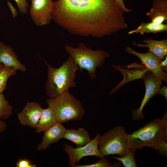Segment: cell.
<instances>
[{"label":"cell","mask_w":167,"mask_h":167,"mask_svg":"<svg viewBox=\"0 0 167 167\" xmlns=\"http://www.w3.org/2000/svg\"><path fill=\"white\" fill-rule=\"evenodd\" d=\"M115 0H58L52 19L71 34L101 38L128 28Z\"/></svg>","instance_id":"cell-1"},{"label":"cell","mask_w":167,"mask_h":167,"mask_svg":"<svg viewBox=\"0 0 167 167\" xmlns=\"http://www.w3.org/2000/svg\"><path fill=\"white\" fill-rule=\"evenodd\" d=\"M129 148L142 149L145 147L158 151L161 143L167 140V112L162 118H156L144 126L127 135Z\"/></svg>","instance_id":"cell-2"},{"label":"cell","mask_w":167,"mask_h":167,"mask_svg":"<svg viewBox=\"0 0 167 167\" xmlns=\"http://www.w3.org/2000/svg\"><path fill=\"white\" fill-rule=\"evenodd\" d=\"M47 66V79L45 85L46 94L49 98H54L76 86L75 81L78 66L69 55L59 68H55L46 61Z\"/></svg>","instance_id":"cell-3"},{"label":"cell","mask_w":167,"mask_h":167,"mask_svg":"<svg viewBox=\"0 0 167 167\" xmlns=\"http://www.w3.org/2000/svg\"><path fill=\"white\" fill-rule=\"evenodd\" d=\"M64 48L78 66L79 70H86L88 76L92 79L96 76V68H101L105 59L109 56L108 52L101 49L92 50L82 42L76 48L65 45Z\"/></svg>","instance_id":"cell-4"},{"label":"cell","mask_w":167,"mask_h":167,"mask_svg":"<svg viewBox=\"0 0 167 167\" xmlns=\"http://www.w3.org/2000/svg\"><path fill=\"white\" fill-rule=\"evenodd\" d=\"M46 102L54 111L57 122L62 123L70 121L81 120L86 111L81 102L67 90Z\"/></svg>","instance_id":"cell-5"},{"label":"cell","mask_w":167,"mask_h":167,"mask_svg":"<svg viewBox=\"0 0 167 167\" xmlns=\"http://www.w3.org/2000/svg\"><path fill=\"white\" fill-rule=\"evenodd\" d=\"M127 134L123 126H118L109 130L99 139L98 148L104 157L110 155H117L119 157L128 152Z\"/></svg>","instance_id":"cell-6"},{"label":"cell","mask_w":167,"mask_h":167,"mask_svg":"<svg viewBox=\"0 0 167 167\" xmlns=\"http://www.w3.org/2000/svg\"><path fill=\"white\" fill-rule=\"evenodd\" d=\"M100 135V133H97L91 141L79 148H75L70 145L65 143L63 148L68 156L69 166L75 167L76 163H78L84 156H94L100 158L104 157L101 155L98 148Z\"/></svg>","instance_id":"cell-7"},{"label":"cell","mask_w":167,"mask_h":167,"mask_svg":"<svg viewBox=\"0 0 167 167\" xmlns=\"http://www.w3.org/2000/svg\"><path fill=\"white\" fill-rule=\"evenodd\" d=\"M31 17L36 25L40 26L50 23L52 19L54 3L52 0H31Z\"/></svg>","instance_id":"cell-8"},{"label":"cell","mask_w":167,"mask_h":167,"mask_svg":"<svg viewBox=\"0 0 167 167\" xmlns=\"http://www.w3.org/2000/svg\"><path fill=\"white\" fill-rule=\"evenodd\" d=\"M162 80L153 73L150 74L144 78L143 81L145 87V92L141 104L136 109H133L131 113L133 120H139L144 118L143 109L146 105L154 96L158 93L162 85Z\"/></svg>","instance_id":"cell-9"},{"label":"cell","mask_w":167,"mask_h":167,"mask_svg":"<svg viewBox=\"0 0 167 167\" xmlns=\"http://www.w3.org/2000/svg\"><path fill=\"white\" fill-rule=\"evenodd\" d=\"M125 50V52L139 58L141 60V64L161 80L167 83V72L163 71L160 66L162 59L149 52L146 53L137 52L130 46L126 47Z\"/></svg>","instance_id":"cell-10"},{"label":"cell","mask_w":167,"mask_h":167,"mask_svg":"<svg viewBox=\"0 0 167 167\" xmlns=\"http://www.w3.org/2000/svg\"><path fill=\"white\" fill-rule=\"evenodd\" d=\"M41 105L35 102L27 103L23 109L18 114L20 123L32 128H36L41 114Z\"/></svg>","instance_id":"cell-11"},{"label":"cell","mask_w":167,"mask_h":167,"mask_svg":"<svg viewBox=\"0 0 167 167\" xmlns=\"http://www.w3.org/2000/svg\"><path fill=\"white\" fill-rule=\"evenodd\" d=\"M0 64L4 66L11 67L17 70L25 72L26 66L19 60L18 56L12 48L0 41Z\"/></svg>","instance_id":"cell-12"},{"label":"cell","mask_w":167,"mask_h":167,"mask_svg":"<svg viewBox=\"0 0 167 167\" xmlns=\"http://www.w3.org/2000/svg\"><path fill=\"white\" fill-rule=\"evenodd\" d=\"M66 128L62 123L57 122L45 131L42 141L37 147L39 151L45 150L49 145L63 138Z\"/></svg>","instance_id":"cell-13"},{"label":"cell","mask_w":167,"mask_h":167,"mask_svg":"<svg viewBox=\"0 0 167 167\" xmlns=\"http://www.w3.org/2000/svg\"><path fill=\"white\" fill-rule=\"evenodd\" d=\"M152 7L146 15L151 22L163 24L167 21V0H153Z\"/></svg>","instance_id":"cell-14"},{"label":"cell","mask_w":167,"mask_h":167,"mask_svg":"<svg viewBox=\"0 0 167 167\" xmlns=\"http://www.w3.org/2000/svg\"><path fill=\"white\" fill-rule=\"evenodd\" d=\"M144 44H137L135 41L133 44L139 47H146L148 49L149 52L161 59H164L167 55V39L161 40H155L148 38L141 42Z\"/></svg>","instance_id":"cell-15"},{"label":"cell","mask_w":167,"mask_h":167,"mask_svg":"<svg viewBox=\"0 0 167 167\" xmlns=\"http://www.w3.org/2000/svg\"><path fill=\"white\" fill-rule=\"evenodd\" d=\"M63 138L68 139L75 144L77 148L87 144L92 140L88 132L83 128L75 129H66Z\"/></svg>","instance_id":"cell-16"},{"label":"cell","mask_w":167,"mask_h":167,"mask_svg":"<svg viewBox=\"0 0 167 167\" xmlns=\"http://www.w3.org/2000/svg\"><path fill=\"white\" fill-rule=\"evenodd\" d=\"M57 122L55 113L53 110L49 106L43 109L35 131L37 133L44 132Z\"/></svg>","instance_id":"cell-17"},{"label":"cell","mask_w":167,"mask_h":167,"mask_svg":"<svg viewBox=\"0 0 167 167\" xmlns=\"http://www.w3.org/2000/svg\"><path fill=\"white\" fill-rule=\"evenodd\" d=\"M167 31V24H158L151 22H142L136 29L130 31L129 34L139 33L141 35L145 33H152L156 34L157 33Z\"/></svg>","instance_id":"cell-18"},{"label":"cell","mask_w":167,"mask_h":167,"mask_svg":"<svg viewBox=\"0 0 167 167\" xmlns=\"http://www.w3.org/2000/svg\"><path fill=\"white\" fill-rule=\"evenodd\" d=\"M17 71L13 68L4 66L0 69V93H3L6 89L8 79L10 77L15 75Z\"/></svg>","instance_id":"cell-19"},{"label":"cell","mask_w":167,"mask_h":167,"mask_svg":"<svg viewBox=\"0 0 167 167\" xmlns=\"http://www.w3.org/2000/svg\"><path fill=\"white\" fill-rule=\"evenodd\" d=\"M136 149L130 148L128 152L125 155L122 157L113 156L112 158L119 161L125 167H137L135 154Z\"/></svg>","instance_id":"cell-20"},{"label":"cell","mask_w":167,"mask_h":167,"mask_svg":"<svg viewBox=\"0 0 167 167\" xmlns=\"http://www.w3.org/2000/svg\"><path fill=\"white\" fill-rule=\"evenodd\" d=\"M12 106L9 104L3 93H0V118H8L13 113Z\"/></svg>","instance_id":"cell-21"},{"label":"cell","mask_w":167,"mask_h":167,"mask_svg":"<svg viewBox=\"0 0 167 167\" xmlns=\"http://www.w3.org/2000/svg\"><path fill=\"white\" fill-rule=\"evenodd\" d=\"M120 165V162L112 164L104 157L100 158V160L96 163L89 165H76L75 167H119Z\"/></svg>","instance_id":"cell-22"},{"label":"cell","mask_w":167,"mask_h":167,"mask_svg":"<svg viewBox=\"0 0 167 167\" xmlns=\"http://www.w3.org/2000/svg\"><path fill=\"white\" fill-rule=\"evenodd\" d=\"M16 3L19 10L22 14H26L28 12V4L26 0H14Z\"/></svg>","instance_id":"cell-23"},{"label":"cell","mask_w":167,"mask_h":167,"mask_svg":"<svg viewBox=\"0 0 167 167\" xmlns=\"http://www.w3.org/2000/svg\"><path fill=\"white\" fill-rule=\"evenodd\" d=\"M17 167H36V165L33 164L28 160L26 159H19L16 163Z\"/></svg>","instance_id":"cell-24"},{"label":"cell","mask_w":167,"mask_h":167,"mask_svg":"<svg viewBox=\"0 0 167 167\" xmlns=\"http://www.w3.org/2000/svg\"><path fill=\"white\" fill-rule=\"evenodd\" d=\"M158 151L160 155L167 156V140L163 141L161 143Z\"/></svg>","instance_id":"cell-25"},{"label":"cell","mask_w":167,"mask_h":167,"mask_svg":"<svg viewBox=\"0 0 167 167\" xmlns=\"http://www.w3.org/2000/svg\"><path fill=\"white\" fill-rule=\"evenodd\" d=\"M118 4L124 13H128L132 11L133 10L126 8L125 5L123 0H115Z\"/></svg>","instance_id":"cell-26"},{"label":"cell","mask_w":167,"mask_h":167,"mask_svg":"<svg viewBox=\"0 0 167 167\" xmlns=\"http://www.w3.org/2000/svg\"><path fill=\"white\" fill-rule=\"evenodd\" d=\"M164 96L167 101V87L162 85V87L159 89L158 93Z\"/></svg>","instance_id":"cell-27"},{"label":"cell","mask_w":167,"mask_h":167,"mask_svg":"<svg viewBox=\"0 0 167 167\" xmlns=\"http://www.w3.org/2000/svg\"><path fill=\"white\" fill-rule=\"evenodd\" d=\"M165 59L161 62L160 66L161 69L163 71H165L167 72V56L165 57Z\"/></svg>","instance_id":"cell-28"},{"label":"cell","mask_w":167,"mask_h":167,"mask_svg":"<svg viewBox=\"0 0 167 167\" xmlns=\"http://www.w3.org/2000/svg\"><path fill=\"white\" fill-rule=\"evenodd\" d=\"M7 4L11 11L13 17H16L17 14V12L15 8L9 1L7 2Z\"/></svg>","instance_id":"cell-29"},{"label":"cell","mask_w":167,"mask_h":167,"mask_svg":"<svg viewBox=\"0 0 167 167\" xmlns=\"http://www.w3.org/2000/svg\"><path fill=\"white\" fill-rule=\"evenodd\" d=\"M7 127V124L6 123L1 120L0 118V132L4 131Z\"/></svg>","instance_id":"cell-30"},{"label":"cell","mask_w":167,"mask_h":167,"mask_svg":"<svg viewBox=\"0 0 167 167\" xmlns=\"http://www.w3.org/2000/svg\"><path fill=\"white\" fill-rule=\"evenodd\" d=\"M4 65L2 64H0V69L4 66Z\"/></svg>","instance_id":"cell-31"},{"label":"cell","mask_w":167,"mask_h":167,"mask_svg":"<svg viewBox=\"0 0 167 167\" xmlns=\"http://www.w3.org/2000/svg\"></svg>","instance_id":"cell-32"}]
</instances>
